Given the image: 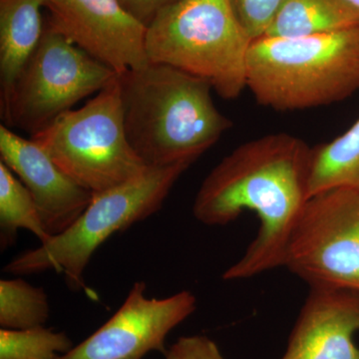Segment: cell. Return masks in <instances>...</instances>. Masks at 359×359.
Returning a JSON list of instances; mask_svg holds the SVG:
<instances>
[{"instance_id": "cell-16", "label": "cell", "mask_w": 359, "mask_h": 359, "mask_svg": "<svg viewBox=\"0 0 359 359\" xmlns=\"http://www.w3.org/2000/svg\"><path fill=\"white\" fill-rule=\"evenodd\" d=\"M20 229L32 233L40 244L52 238L32 194L4 164L0 162V240L2 249L14 244Z\"/></svg>"}, {"instance_id": "cell-1", "label": "cell", "mask_w": 359, "mask_h": 359, "mask_svg": "<svg viewBox=\"0 0 359 359\" xmlns=\"http://www.w3.org/2000/svg\"><path fill=\"white\" fill-rule=\"evenodd\" d=\"M311 149L294 135L268 134L238 146L205 177L194 201L198 221L224 226L250 211L259 222L257 237L224 271V280H247L283 266L309 199Z\"/></svg>"}, {"instance_id": "cell-11", "label": "cell", "mask_w": 359, "mask_h": 359, "mask_svg": "<svg viewBox=\"0 0 359 359\" xmlns=\"http://www.w3.org/2000/svg\"><path fill=\"white\" fill-rule=\"evenodd\" d=\"M0 162L22 182L54 237L67 230L88 207L93 193L79 185L35 143L0 126Z\"/></svg>"}, {"instance_id": "cell-7", "label": "cell", "mask_w": 359, "mask_h": 359, "mask_svg": "<svg viewBox=\"0 0 359 359\" xmlns=\"http://www.w3.org/2000/svg\"><path fill=\"white\" fill-rule=\"evenodd\" d=\"M118 76L109 66L46 25L1 111L2 118L6 126L18 127L32 136Z\"/></svg>"}, {"instance_id": "cell-13", "label": "cell", "mask_w": 359, "mask_h": 359, "mask_svg": "<svg viewBox=\"0 0 359 359\" xmlns=\"http://www.w3.org/2000/svg\"><path fill=\"white\" fill-rule=\"evenodd\" d=\"M46 4L47 0H0L1 111L6 109L16 80L43 35L41 9Z\"/></svg>"}, {"instance_id": "cell-6", "label": "cell", "mask_w": 359, "mask_h": 359, "mask_svg": "<svg viewBox=\"0 0 359 359\" xmlns=\"http://www.w3.org/2000/svg\"><path fill=\"white\" fill-rule=\"evenodd\" d=\"M32 139L65 173L93 194L120 185L148 168L127 138L120 74L81 108L63 113Z\"/></svg>"}, {"instance_id": "cell-3", "label": "cell", "mask_w": 359, "mask_h": 359, "mask_svg": "<svg viewBox=\"0 0 359 359\" xmlns=\"http://www.w3.org/2000/svg\"><path fill=\"white\" fill-rule=\"evenodd\" d=\"M247 88L259 105L280 112L346 100L359 91V27L252 40Z\"/></svg>"}, {"instance_id": "cell-4", "label": "cell", "mask_w": 359, "mask_h": 359, "mask_svg": "<svg viewBox=\"0 0 359 359\" xmlns=\"http://www.w3.org/2000/svg\"><path fill=\"white\" fill-rule=\"evenodd\" d=\"M190 167L188 163L148 167L120 185L93 194L83 214L67 230L18 255L4 271L28 276L53 269L65 275L70 289H84L85 269L97 249L114 233L159 211L176 182Z\"/></svg>"}, {"instance_id": "cell-5", "label": "cell", "mask_w": 359, "mask_h": 359, "mask_svg": "<svg viewBox=\"0 0 359 359\" xmlns=\"http://www.w3.org/2000/svg\"><path fill=\"white\" fill-rule=\"evenodd\" d=\"M252 40L226 0H178L147 26L149 61L202 78L226 100L247 88V58Z\"/></svg>"}, {"instance_id": "cell-18", "label": "cell", "mask_w": 359, "mask_h": 359, "mask_svg": "<svg viewBox=\"0 0 359 359\" xmlns=\"http://www.w3.org/2000/svg\"><path fill=\"white\" fill-rule=\"evenodd\" d=\"M65 332L40 327L0 330V359H58L74 347Z\"/></svg>"}, {"instance_id": "cell-9", "label": "cell", "mask_w": 359, "mask_h": 359, "mask_svg": "<svg viewBox=\"0 0 359 359\" xmlns=\"http://www.w3.org/2000/svg\"><path fill=\"white\" fill-rule=\"evenodd\" d=\"M146 283L136 282L112 318L58 359H143L151 351L166 353L168 334L197 309L189 290L164 299L146 297Z\"/></svg>"}, {"instance_id": "cell-2", "label": "cell", "mask_w": 359, "mask_h": 359, "mask_svg": "<svg viewBox=\"0 0 359 359\" xmlns=\"http://www.w3.org/2000/svg\"><path fill=\"white\" fill-rule=\"evenodd\" d=\"M212 90L202 78L160 63L120 74L127 138L146 166L192 165L231 129Z\"/></svg>"}, {"instance_id": "cell-10", "label": "cell", "mask_w": 359, "mask_h": 359, "mask_svg": "<svg viewBox=\"0 0 359 359\" xmlns=\"http://www.w3.org/2000/svg\"><path fill=\"white\" fill-rule=\"evenodd\" d=\"M47 25L118 74L150 63L147 26L117 0H47Z\"/></svg>"}, {"instance_id": "cell-8", "label": "cell", "mask_w": 359, "mask_h": 359, "mask_svg": "<svg viewBox=\"0 0 359 359\" xmlns=\"http://www.w3.org/2000/svg\"><path fill=\"white\" fill-rule=\"evenodd\" d=\"M283 266L309 289L359 290V192L332 189L309 198Z\"/></svg>"}, {"instance_id": "cell-20", "label": "cell", "mask_w": 359, "mask_h": 359, "mask_svg": "<svg viewBox=\"0 0 359 359\" xmlns=\"http://www.w3.org/2000/svg\"><path fill=\"white\" fill-rule=\"evenodd\" d=\"M164 359H224L216 342L205 335L180 337Z\"/></svg>"}, {"instance_id": "cell-21", "label": "cell", "mask_w": 359, "mask_h": 359, "mask_svg": "<svg viewBox=\"0 0 359 359\" xmlns=\"http://www.w3.org/2000/svg\"><path fill=\"white\" fill-rule=\"evenodd\" d=\"M123 8L137 20L148 26L165 7L178 0H117Z\"/></svg>"}, {"instance_id": "cell-22", "label": "cell", "mask_w": 359, "mask_h": 359, "mask_svg": "<svg viewBox=\"0 0 359 359\" xmlns=\"http://www.w3.org/2000/svg\"><path fill=\"white\" fill-rule=\"evenodd\" d=\"M344 1L359 13V0H344Z\"/></svg>"}, {"instance_id": "cell-17", "label": "cell", "mask_w": 359, "mask_h": 359, "mask_svg": "<svg viewBox=\"0 0 359 359\" xmlns=\"http://www.w3.org/2000/svg\"><path fill=\"white\" fill-rule=\"evenodd\" d=\"M50 314L48 295L25 280H0V325L6 330H27L44 325Z\"/></svg>"}, {"instance_id": "cell-19", "label": "cell", "mask_w": 359, "mask_h": 359, "mask_svg": "<svg viewBox=\"0 0 359 359\" xmlns=\"http://www.w3.org/2000/svg\"><path fill=\"white\" fill-rule=\"evenodd\" d=\"M236 20L252 40L264 37L283 0H226Z\"/></svg>"}, {"instance_id": "cell-14", "label": "cell", "mask_w": 359, "mask_h": 359, "mask_svg": "<svg viewBox=\"0 0 359 359\" xmlns=\"http://www.w3.org/2000/svg\"><path fill=\"white\" fill-rule=\"evenodd\" d=\"M359 27V13L344 0H283L264 37L295 39Z\"/></svg>"}, {"instance_id": "cell-12", "label": "cell", "mask_w": 359, "mask_h": 359, "mask_svg": "<svg viewBox=\"0 0 359 359\" xmlns=\"http://www.w3.org/2000/svg\"><path fill=\"white\" fill-rule=\"evenodd\" d=\"M359 290L311 287L280 359H359Z\"/></svg>"}, {"instance_id": "cell-15", "label": "cell", "mask_w": 359, "mask_h": 359, "mask_svg": "<svg viewBox=\"0 0 359 359\" xmlns=\"http://www.w3.org/2000/svg\"><path fill=\"white\" fill-rule=\"evenodd\" d=\"M339 188L359 192V119L334 140L311 149L309 198Z\"/></svg>"}]
</instances>
